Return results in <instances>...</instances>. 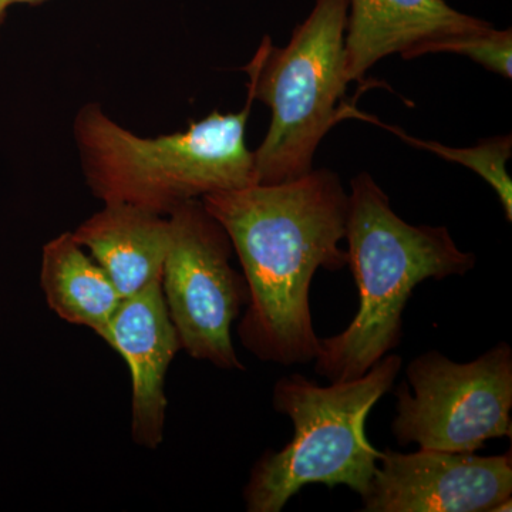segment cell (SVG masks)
I'll list each match as a JSON object with an SVG mask.
<instances>
[{"label":"cell","mask_w":512,"mask_h":512,"mask_svg":"<svg viewBox=\"0 0 512 512\" xmlns=\"http://www.w3.org/2000/svg\"><path fill=\"white\" fill-rule=\"evenodd\" d=\"M231 239L248 286L238 326L244 348L262 362L306 365L319 355L311 284L319 269L348 266V194L328 170L281 184H254L201 198Z\"/></svg>","instance_id":"obj_1"},{"label":"cell","mask_w":512,"mask_h":512,"mask_svg":"<svg viewBox=\"0 0 512 512\" xmlns=\"http://www.w3.org/2000/svg\"><path fill=\"white\" fill-rule=\"evenodd\" d=\"M345 239L359 309L345 330L320 338L315 370L330 382L366 375L400 345L404 309L417 285L463 276L476 266V255L461 251L446 227L402 220L367 173L350 181Z\"/></svg>","instance_id":"obj_2"},{"label":"cell","mask_w":512,"mask_h":512,"mask_svg":"<svg viewBox=\"0 0 512 512\" xmlns=\"http://www.w3.org/2000/svg\"><path fill=\"white\" fill-rule=\"evenodd\" d=\"M251 97L238 113L212 111L178 133L141 137L99 103L80 107L73 138L87 187L103 204H130L168 215L214 192L256 184L247 146Z\"/></svg>","instance_id":"obj_3"},{"label":"cell","mask_w":512,"mask_h":512,"mask_svg":"<svg viewBox=\"0 0 512 512\" xmlns=\"http://www.w3.org/2000/svg\"><path fill=\"white\" fill-rule=\"evenodd\" d=\"M402 357L386 355L366 375L319 386L308 377H281L275 384L276 412L293 423L292 440L266 450L244 488L249 512H281L306 485H345L365 497L380 451L365 433L367 416L392 389Z\"/></svg>","instance_id":"obj_4"},{"label":"cell","mask_w":512,"mask_h":512,"mask_svg":"<svg viewBox=\"0 0 512 512\" xmlns=\"http://www.w3.org/2000/svg\"><path fill=\"white\" fill-rule=\"evenodd\" d=\"M349 0H316L285 47L265 37L245 67L248 96L272 111L254 151L256 184H281L313 170L320 141L338 123L345 97Z\"/></svg>","instance_id":"obj_5"},{"label":"cell","mask_w":512,"mask_h":512,"mask_svg":"<svg viewBox=\"0 0 512 512\" xmlns=\"http://www.w3.org/2000/svg\"><path fill=\"white\" fill-rule=\"evenodd\" d=\"M396 390L392 433L399 446L476 453L512 436V349L498 343L467 363L430 350L414 357Z\"/></svg>","instance_id":"obj_6"},{"label":"cell","mask_w":512,"mask_h":512,"mask_svg":"<svg viewBox=\"0 0 512 512\" xmlns=\"http://www.w3.org/2000/svg\"><path fill=\"white\" fill-rule=\"evenodd\" d=\"M167 217L171 238L161 289L181 349L222 370H245L231 328L247 306L248 286L232 268L227 231L201 200L184 202Z\"/></svg>","instance_id":"obj_7"},{"label":"cell","mask_w":512,"mask_h":512,"mask_svg":"<svg viewBox=\"0 0 512 512\" xmlns=\"http://www.w3.org/2000/svg\"><path fill=\"white\" fill-rule=\"evenodd\" d=\"M512 498V453L380 451L365 512H493Z\"/></svg>","instance_id":"obj_8"},{"label":"cell","mask_w":512,"mask_h":512,"mask_svg":"<svg viewBox=\"0 0 512 512\" xmlns=\"http://www.w3.org/2000/svg\"><path fill=\"white\" fill-rule=\"evenodd\" d=\"M110 348L130 370L131 437L138 446L156 450L164 440L165 376L181 349L161 282L121 301L111 319Z\"/></svg>","instance_id":"obj_9"},{"label":"cell","mask_w":512,"mask_h":512,"mask_svg":"<svg viewBox=\"0 0 512 512\" xmlns=\"http://www.w3.org/2000/svg\"><path fill=\"white\" fill-rule=\"evenodd\" d=\"M487 25L451 8L446 0H349L345 33L349 82H362L384 57L426 56L441 39Z\"/></svg>","instance_id":"obj_10"},{"label":"cell","mask_w":512,"mask_h":512,"mask_svg":"<svg viewBox=\"0 0 512 512\" xmlns=\"http://www.w3.org/2000/svg\"><path fill=\"white\" fill-rule=\"evenodd\" d=\"M73 235L123 299L161 282L171 238L167 215L136 205L104 204Z\"/></svg>","instance_id":"obj_11"},{"label":"cell","mask_w":512,"mask_h":512,"mask_svg":"<svg viewBox=\"0 0 512 512\" xmlns=\"http://www.w3.org/2000/svg\"><path fill=\"white\" fill-rule=\"evenodd\" d=\"M40 286L59 318L92 330L110 346L111 319L123 296L73 232H64L43 248Z\"/></svg>","instance_id":"obj_12"},{"label":"cell","mask_w":512,"mask_h":512,"mask_svg":"<svg viewBox=\"0 0 512 512\" xmlns=\"http://www.w3.org/2000/svg\"><path fill=\"white\" fill-rule=\"evenodd\" d=\"M390 128L410 146L436 154L444 160L464 165L480 175L491 185L503 205L505 220L512 221V181L507 173V163L512 157V137L498 136L480 141L476 147L456 148L444 146L437 141L420 140L410 137L397 127Z\"/></svg>","instance_id":"obj_13"},{"label":"cell","mask_w":512,"mask_h":512,"mask_svg":"<svg viewBox=\"0 0 512 512\" xmlns=\"http://www.w3.org/2000/svg\"><path fill=\"white\" fill-rule=\"evenodd\" d=\"M431 53H453V55L466 56L490 72L511 80V29L498 30L487 25L481 29L458 33L431 45L427 55Z\"/></svg>","instance_id":"obj_14"},{"label":"cell","mask_w":512,"mask_h":512,"mask_svg":"<svg viewBox=\"0 0 512 512\" xmlns=\"http://www.w3.org/2000/svg\"><path fill=\"white\" fill-rule=\"evenodd\" d=\"M47 2V0H9L10 6L12 5H42V3Z\"/></svg>","instance_id":"obj_15"},{"label":"cell","mask_w":512,"mask_h":512,"mask_svg":"<svg viewBox=\"0 0 512 512\" xmlns=\"http://www.w3.org/2000/svg\"><path fill=\"white\" fill-rule=\"evenodd\" d=\"M9 6V0H0V28H2L3 22H5Z\"/></svg>","instance_id":"obj_16"}]
</instances>
